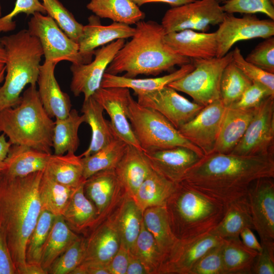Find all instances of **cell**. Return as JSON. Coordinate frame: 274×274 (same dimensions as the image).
Returning <instances> with one entry per match:
<instances>
[{"label": "cell", "mask_w": 274, "mask_h": 274, "mask_svg": "<svg viewBox=\"0 0 274 274\" xmlns=\"http://www.w3.org/2000/svg\"><path fill=\"white\" fill-rule=\"evenodd\" d=\"M264 178H274V154L243 156L212 152L201 157L181 181L227 204L246 195L254 181Z\"/></svg>", "instance_id": "6da1fadb"}, {"label": "cell", "mask_w": 274, "mask_h": 274, "mask_svg": "<svg viewBox=\"0 0 274 274\" xmlns=\"http://www.w3.org/2000/svg\"><path fill=\"white\" fill-rule=\"evenodd\" d=\"M44 170L17 177L2 173L0 226L18 274H26V244L42 211L39 185Z\"/></svg>", "instance_id": "7a4b0ae2"}, {"label": "cell", "mask_w": 274, "mask_h": 274, "mask_svg": "<svg viewBox=\"0 0 274 274\" xmlns=\"http://www.w3.org/2000/svg\"><path fill=\"white\" fill-rule=\"evenodd\" d=\"M135 32L124 44L111 61L106 72L134 78L140 75L157 76L171 71L176 65L192 62L174 52L165 42V32L161 24L141 20L135 24Z\"/></svg>", "instance_id": "3957f363"}, {"label": "cell", "mask_w": 274, "mask_h": 274, "mask_svg": "<svg viewBox=\"0 0 274 274\" xmlns=\"http://www.w3.org/2000/svg\"><path fill=\"white\" fill-rule=\"evenodd\" d=\"M165 207L173 234L184 241L211 233L223 218L227 204L181 181L176 183Z\"/></svg>", "instance_id": "277c9868"}, {"label": "cell", "mask_w": 274, "mask_h": 274, "mask_svg": "<svg viewBox=\"0 0 274 274\" xmlns=\"http://www.w3.org/2000/svg\"><path fill=\"white\" fill-rule=\"evenodd\" d=\"M55 122L40 100L36 85H30L15 107L0 111V132L12 145L51 154Z\"/></svg>", "instance_id": "5b68a950"}, {"label": "cell", "mask_w": 274, "mask_h": 274, "mask_svg": "<svg viewBox=\"0 0 274 274\" xmlns=\"http://www.w3.org/2000/svg\"><path fill=\"white\" fill-rule=\"evenodd\" d=\"M6 54V75L0 87V111L16 106L25 87L36 85L44 53L38 39L28 29L0 38Z\"/></svg>", "instance_id": "8992f818"}, {"label": "cell", "mask_w": 274, "mask_h": 274, "mask_svg": "<svg viewBox=\"0 0 274 274\" xmlns=\"http://www.w3.org/2000/svg\"><path fill=\"white\" fill-rule=\"evenodd\" d=\"M132 131L144 152L184 147L202 157L201 150L186 139L157 111L140 105L130 96L127 112Z\"/></svg>", "instance_id": "52a82bcc"}, {"label": "cell", "mask_w": 274, "mask_h": 274, "mask_svg": "<svg viewBox=\"0 0 274 274\" xmlns=\"http://www.w3.org/2000/svg\"><path fill=\"white\" fill-rule=\"evenodd\" d=\"M232 60V51L222 57L191 59L194 68L167 86L188 94L194 102L206 106L220 99L222 74Z\"/></svg>", "instance_id": "ba28073f"}, {"label": "cell", "mask_w": 274, "mask_h": 274, "mask_svg": "<svg viewBox=\"0 0 274 274\" xmlns=\"http://www.w3.org/2000/svg\"><path fill=\"white\" fill-rule=\"evenodd\" d=\"M28 30L42 46L45 61L57 64L61 61L87 63L79 52L78 44L71 39L48 15L37 12L28 22Z\"/></svg>", "instance_id": "9c48e42d"}, {"label": "cell", "mask_w": 274, "mask_h": 274, "mask_svg": "<svg viewBox=\"0 0 274 274\" xmlns=\"http://www.w3.org/2000/svg\"><path fill=\"white\" fill-rule=\"evenodd\" d=\"M225 14L217 0H195L168 9L161 24L165 33L185 29L206 32L219 25Z\"/></svg>", "instance_id": "30bf717a"}, {"label": "cell", "mask_w": 274, "mask_h": 274, "mask_svg": "<svg viewBox=\"0 0 274 274\" xmlns=\"http://www.w3.org/2000/svg\"><path fill=\"white\" fill-rule=\"evenodd\" d=\"M243 156L274 154V96L264 99L242 138L230 153Z\"/></svg>", "instance_id": "8fae6325"}, {"label": "cell", "mask_w": 274, "mask_h": 274, "mask_svg": "<svg viewBox=\"0 0 274 274\" xmlns=\"http://www.w3.org/2000/svg\"><path fill=\"white\" fill-rule=\"evenodd\" d=\"M215 31L217 42L216 57L225 55L237 42L274 35V20L260 19L254 14L236 17L225 13L222 21Z\"/></svg>", "instance_id": "7c38bea8"}, {"label": "cell", "mask_w": 274, "mask_h": 274, "mask_svg": "<svg viewBox=\"0 0 274 274\" xmlns=\"http://www.w3.org/2000/svg\"><path fill=\"white\" fill-rule=\"evenodd\" d=\"M125 43V39L117 40L95 50L92 61L72 64L70 89L75 96L83 94L86 99L94 94L100 87L107 67Z\"/></svg>", "instance_id": "4fadbf2b"}, {"label": "cell", "mask_w": 274, "mask_h": 274, "mask_svg": "<svg viewBox=\"0 0 274 274\" xmlns=\"http://www.w3.org/2000/svg\"><path fill=\"white\" fill-rule=\"evenodd\" d=\"M137 102L152 108L166 118L177 129L192 120L204 107L165 86L153 91L135 94Z\"/></svg>", "instance_id": "5bb4252c"}, {"label": "cell", "mask_w": 274, "mask_h": 274, "mask_svg": "<svg viewBox=\"0 0 274 274\" xmlns=\"http://www.w3.org/2000/svg\"><path fill=\"white\" fill-rule=\"evenodd\" d=\"M227 109L221 99L204 106L190 121L178 130L199 148L204 155L213 152Z\"/></svg>", "instance_id": "9a60e30c"}, {"label": "cell", "mask_w": 274, "mask_h": 274, "mask_svg": "<svg viewBox=\"0 0 274 274\" xmlns=\"http://www.w3.org/2000/svg\"><path fill=\"white\" fill-rule=\"evenodd\" d=\"M261 178L249 186L247 197L254 230L260 242L274 241V181Z\"/></svg>", "instance_id": "2e32d148"}, {"label": "cell", "mask_w": 274, "mask_h": 274, "mask_svg": "<svg viewBox=\"0 0 274 274\" xmlns=\"http://www.w3.org/2000/svg\"><path fill=\"white\" fill-rule=\"evenodd\" d=\"M92 96L110 116L115 134L127 144L142 151L128 118V107L131 96L129 89L100 87Z\"/></svg>", "instance_id": "e0dca14e"}, {"label": "cell", "mask_w": 274, "mask_h": 274, "mask_svg": "<svg viewBox=\"0 0 274 274\" xmlns=\"http://www.w3.org/2000/svg\"><path fill=\"white\" fill-rule=\"evenodd\" d=\"M222 241L211 233L191 239L178 240L163 262L159 274H188L199 259Z\"/></svg>", "instance_id": "ac0fdd59"}, {"label": "cell", "mask_w": 274, "mask_h": 274, "mask_svg": "<svg viewBox=\"0 0 274 274\" xmlns=\"http://www.w3.org/2000/svg\"><path fill=\"white\" fill-rule=\"evenodd\" d=\"M143 152L151 168L174 183L180 182L202 157L193 150L180 146Z\"/></svg>", "instance_id": "d6986e66"}, {"label": "cell", "mask_w": 274, "mask_h": 274, "mask_svg": "<svg viewBox=\"0 0 274 274\" xmlns=\"http://www.w3.org/2000/svg\"><path fill=\"white\" fill-rule=\"evenodd\" d=\"M88 20L78 42L79 52L88 63L91 61L96 48L118 39L131 38L135 31V27L119 22L103 25L100 18L95 15L89 16Z\"/></svg>", "instance_id": "ffe728a7"}, {"label": "cell", "mask_w": 274, "mask_h": 274, "mask_svg": "<svg viewBox=\"0 0 274 274\" xmlns=\"http://www.w3.org/2000/svg\"><path fill=\"white\" fill-rule=\"evenodd\" d=\"M84 191L96 207L99 217L98 224L107 217L110 210L117 204L125 193L114 169L98 172L87 178L84 184Z\"/></svg>", "instance_id": "44dd1931"}, {"label": "cell", "mask_w": 274, "mask_h": 274, "mask_svg": "<svg viewBox=\"0 0 274 274\" xmlns=\"http://www.w3.org/2000/svg\"><path fill=\"white\" fill-rule=\"evenodd\" d=\"M164 41L176 53L191 59L216 57L217 42L215 32L185 29L166 33Z\"/></svg>", "instance_id": "7402d4cb"}, {"label": "cell", "mask_w": 274, "mask_h": 274, "mask_svg": "<svg viewBox=\"0 0 274 274\" xmlns=\"http://www.w3.org/2000/svg\"><path fill=\"white\" fill-rule=\"evenodd\" d=\"M56 63L45 61L41 64L37 83L38 94L44 109L51 118H66L72 110L69 95L61 90L55 76Z\"/></svg>", "instance_id": "603a6c76"}, {"label": "cell", "mask_w": 274, "mask_h": 274, "mask_svg": "<svg viewBox=\"0 0 274 274\" xmlns=\"http://www.w3.org/2000/svg\"><path fill=\"white\" fill-rule=\"evenodd\" d=\"M83 261L108 265L120 246L119 235L111 216L97 224L85 237Z\"/></svg>", "instance_id": "cb8c5ba5"}, {"label": "cell", "mask_w": 274, "mask_h": 274, "mask_svg": "<svg viewBox=\"0 0 274 274\" xmlns=\"http://www.w3.org/2000/svg\"><path fill=\"white\" fill-rule=\"evenodd\" d=\"M151 169L143 151L128 144L114 168L122 188L132 197Z\"/></svg>", "instance_id": "d4e9b609"}, {"label": "cell", "mask_w": 274, "mask_h": 274, "mask_svg": "<svg viewBox=\"0 0 274 274\" xmlns=\"http://www.w3.org/2000/svg\"><path fill=\"white\" fill-rule=\"evenodd\" d=\"M111 215L120 238V246L130 252L139 235L143 212L132 197L126 192Z\"/></svg>", "instance_id": "484cf974"}, {"label": "cell", "mask_w": 274, "mask_h": 274, "mask_svg": "<svg viewBox=\"0 0 274 274\" xmlns=\"http://www.w3.org/2000/svg\"><path fill=\"white\" fill-rule=\"evenodd\" d=\"M84 182L76 188L61 215L69 227L77 234L87 233L98 223L96 207L84 193Z\"/></svg>", "instance_id": "4316f807"}, {"label": "cell", "mask_w": 274, "mask_h": 274, "mask_svg": "<svg viewBox=\"0 0 274 274\" xmlns=\"http://www.w3.org/2000/svg\"><path fill=\"white\" fill-rule=\"evenodd\" d=\"M257 108L227 107L213 152L228 154L232 151L244 135Z\"/></svg>", "instance_id": "83f0119b"}, {"label": "cell", "mask_w": 274, "mask_h": 274, "mask_svg": "<svg viewBox=\"0 0 274 274\" xmlns=\"http://www.w3.org/2000/svg\"><path fill=\"white\" fill-rule=\"evenodd\" d=\"M102 107L91 96L84 99L81 112L84 122L91 130V141L88 148L81 155V157L90 155L109 144L116 136L110 121L103 115Z\"/></svg>", "instance_id": "f1b7e54d"}, {"label": "cell", "mask_w": 274, "mask_h": 274, "mask_svg": "<svg viewBox=\"0 0 274 274\" xmlns=\"http://www.w3.org/2000/svg\"><path fill=\"white\" fill-rule=\"evenodd\" d=\"M51 154L26 146L12 145L2 173L17 177L43 171Z\"/></svg>", "instance_id": "f546056e"}, {"label": "cell", "mask_w": 274, "mask_h": 274, "mask_svg": "<svg viewBox=\"0 0 274 274\" xmlns=\"http://www.w3.org/2000/svg\"><path fill=\"white\" fill-rule=\"evenodd\" d=\"M194 68L191 62L184 64L170 74L159 77L145 79L126 78L123 76L113 75L105 73L104 75L100 87H124L132 89L134 94L146 93L159 89L175 81Z\"/></svg>", "instance_id": "4dcf8cb0"}, {"label": "cell", "mask_w": 274, "mask_h": 274, "mask_svg": "<svg viewBox=\"0 0 274 274\" xmlns=\"http://www.w3.org/2000/svg\"><path fill=\"white\" fill-rule=\"evenodd\" d=\"M245 228L254 229L247 195L227 204L223 218L211 233L221 239L238 238Z\"/></svg>", "instance_id": "1f68e13d"}, {"label": "cell", "mask_w": 274, "mask_h": 274, "mask_svg": "<svg viewBox=\"0 0 274 274\" xmlns=\"http://www.w3.org/2000/svg\"><path fill=\"white\" fill-rule=\"evenodd\" d=\"M86 8L99 18L127 25L135 24L145 17L131 0H90Z\"/></svg>", "instance_id": "d6a6232c"}, {"label": "cell", "mask_w": 274, "mask_h": 274, "mask_svg": "<svg viewBox=\"0 0 274 274\" xmlns=\"http://www.w3.org/2000/svg\"><path fill=\"white\" fill-rule=\"evenodd\" d=\"M175 185L152 168L133 198L143 213L148 208L165 205Z\"/></svg>", "instance_id": "836d02e7"}, {"label": "cell", "mask_w": 274, "mask_h": 274, "mask_svg": "<svg viewBox=\"0 0 274 274\" xmlns=\"http://www.w3.org/2000/svg\"><path fill=\"white\" fill-rule=\"evenodd\" d=\"M258 252L247 247L240 237L223 239L222 258L224 274H252Z\"/></svg>", "instance_id": "e575fe53"}, {"label": "cell", "mask_w": 274, "mask_h": 274, "mask_svg": "<svg viewBox=\"0 0 274 274\" xmlns=\"http://www.w3.org/2000/svg\"><path fill=\"white\" fill-rule=\"evenodd\" d=\"M143 221L156 241L163 256L164 262L178 241L171 230L165 205L145 210Z\"/></svg>", "instance_id": "d590c367"}, {"label": "cell", "mask_w": 274, "mask_h": 274, "mask_svg": "<svg viewBox=\"0 0 274 274\" xmlns=\"http://www.w3.org/2000/svg\"><path fill=\"white\" fill-rule=\"evenodd\" d=\"M79 237L69 227L61 215L56 216L41 259V266L46 273L54 261Z\"/></svg>", "instance_id": "8d00e7d4"}, {"label": "cell", "mask_w": 274, "mask_h": 274, "mask_svg": "<svg viewBox=\"0 0 274 274\" xmlns=\"http://www.w3.org/2000/svg\"><path fill=\"white\" fill-rule=\"evenodd\" d=\"M52 136L54 154L63 155L75 153L80 145L78 130L84 122L83 115L72 109L68 115L63 119H56Z\"/></svg>", "instance_id": "74e56055"}, {"label": "cell", "mask_w": 274, "mask_h": 274, "mask_svg": "<svg viewBox=\"0 0 274 274\" xmlns=\"http://www.w3.org/2000/svg\"><path fill=\"white\" fill-rule=\"evenodd\" d=\"M46 168L58 183L76 188L86 180L83 176L81 157L75 153L66 154H51Z\"/></svg>", "instance_id": "f35d334b"}, {"label": "cell", "mask_w": 274, "mask_h": 274, "mask_svg": "<svg viewBox=\"0 0 274 274\" xmlns=\"http://www.w3.org/2000/svg\"><path fill=\"white\" fill-rule=\"evenodd\" d=\"M75 189L58 183L45 168L39 185L42 210L61 215Z\"/></svg>", "instance_id": "ab89813d"}, {"label": "cell", "mask_w": 274, "mask_h": 274, "mask_svg": "<svg viewBox=\"0 0 274 274\" xmlns=\"http://www.w3.org/2000/svg\"><path fill=\"white\" fill-rule=\"evenodd\" d=\"M127 145L116 135L109 144L99 151L81 157L84 178L86 180L98 172L114 169L124 155Z\"/></svg>", "instance_id": "60d3db41"}, {"label": "cell", "mask_w": 274, "mask_h": 274, "mask_svg": "<svg viewBox=\"0 0 274 274\" xmlns=\"http://www.w3.org/2000/svg\"><path fill=\"white\" fill-rule=\"evenodd\" d=\"M130 253L141 261L148 274H159L164 257L154 237L145 226L143 220L134 246Z\"/></svg>", "instance_id": "b9f144b4"}, {"label": "cell", "mask_w": 274, "mask_h": 274, "mask_svg": "<svg viewBox=\"0 0 274 274\" xmlns=\"http://www.w3.org/2000/svg\"><path fill=\"white\" fill-rule=\"evenodd\" d=\"M252 83L231 61L224 68L220 84V99L224 105L229 107L241 98L246 89Z\"/></svg>", "instance_id": "7bdbcfd3"}, {"label": "cell", "mask_w": 274, "mask_h": 274, "mask_svg": "<svg viewBox=\"0 0 274 274\" xmlns=\"http://www.w3.org/2000/svg\"><path fill=\"white\" fill-rule=\"evenodd\" d=\"M55 217V215L47 211H41L37 224L27 242L25 250L26 264L41 265L43 250Z\"/></svg>", "instance_id": "ee69618b"}, {"label": "cell", "mask_w": 274, "mask_h": 274, "mask_svg": "<svg viewBox=\"0 0 274 274\" xmlns=\"http://www.w3.org/2000/svg\"><path fill=\"white\" fill-rule=\"evenodd\" d=\"M47 15L52 18L60 28L78 43L83 26L59 0H42Z\"/></svg>", "instance_id": "f6af8a7d"}, {"label": "cell", "mask_w": 274, "mask_h": 274, "mask_svg": "<svg viewBox=\"0 0 274 274\" xmlns=\"http://www.w3.org/2000/svg\"><path fill=\"white\" fill-rule=\"evenodd\" d=\"M85 242V237L80 236L54 261L47 273L71 274L84 260Z\"/></svg>", "instance_id": "bcb514c9"}, {"label": "cell", "mask_w": 274, "mask_h": 274, "mask_svg": "<svg viewBox=\"0 0 274 274\" xmlns=\"http://www.w3.org/2000/svg\"><path fill=\"white\" fill-rule=\"evenodd\" d=\"M221 8L226 13H260L274 20V0H226Z\"/></svg>", "instance_id": "7dc6e473"}, {"label": "cell", "mask_w": 274, "mask_h": 274, "mask_svg": "<svg viewBox=\"0 0 274 274\" xmlns=\"http://www.w3.org/2000/svg\"><path fill=\"white\" fill-rule=\"evenodd\" d=\"M232 56L234 63L249 79L262 84L274 93V74L246 61L237 47L232 51Z\"/></svg>", "instance_id": "c3c4849f"}, {"label": "cell", "mask_w": 274, "mask_h": 274, "mask_svg": "<svg viewBox=\"0 0 274 274\" xmlns=\"http://www.w3.org/2000/svg\"><path fill=\"white\" fill-rule=\"evenodd\" d=\"M37 12L47 14L45 7L40 0H16L12 11L0 18V32H7L14 30L16 27L13 19L20 13L27 15Z\"/></svg>", "instance_id": "681fc988"}, {"label": "cell", "mask_w": 274, "mask_h": 274, "mask_svg": "<svg viewBox=\"0 0 274 274\" xmlns=\"http://www.w3.org/2000/svg\"><path fill=\"white\" fill-rule=\"evenodd\" d=\"M246 61L274 74V38L270 37L258 44L245 58Z\"/></svg>", "instance_id": "f907efd6"}, {"label": "cell", "mask_w": 274, "mask_h": 274, "mask_svg": "<svg viewBox=\"0 0 274 274\" xmlns=\"http://www.w3.org/2000/svg\"><path fill=\"white\" fill-rule=\"evenodd\" d=\"M188 274H224L222 244L205 254L192 267Z\"/></svg>", "instance_id": "816d5d0a"}, {"label": "cell", "mask_w": 274, "mask_h": 274, "mask_svg": "<svg viewBox=\"0 0 274 274\" xmlns=\"http://www.w3.org/2000/svg\"><path fill=\"white\" fill-rule=\"evenodd\" d=\"M270 95L274 96V93L268 88L262 84L252 82L238 100L229 107L241 109L256 108L264 99Z\"/></svg>", "instance_id": "f5cc1de1"}, {"label": "cell", "mask_w": 274, "mask_h": 274, "mask_svg": "<svg viewBox=\"0 0 274 274\" xmlns=\"http://www.w3.org/2000/svg\"><path fill=\"white\" fill-rule=\"evenodd\" d=\"M261 251L258 253L252 274L274 273V241L260 242Z\"/></svg>", "instance_id": "db71d44e"}, {"label": "cell", "mask_w": 274, "mask_h": 274, "mask_svg": "<svg viewBox=\"0 0 274 274\" xmlns=\"http://www.w3.org/2000/svg\"><path fill=\"white\" fill-rule=\"evenodd\" d=\"M0 274H18L5 233L0 226Z\"/></svg>", "instance_id": "11a10c76"}, {"label": "cell", "mask_w": 274, "mask_h": 274, "mask_svg": "<svg viewBox=\"0 0 274 274\" xmlns=\"http://www.w3.org/2000/svg\"><path fill=\"white\" fill-rule=\"evenodd\" d=\"M129 257V251L120 246L117 252L107 265L109 274H126Z\"/></svg>", "instance_id": "9f6ffc18"}, {"label": "cell", "mask_w": 274, "mask_h": 274, "mask_svg": "<svg viewBox=\"0 0 274 274\" xmlns=\"http://www.w3.org/2000/svg\"><path fill=\"white\" fill-rule=\"evenodd\" d=\"M239 237L244 245L248 248L258 253L261 251V244L257 239L251 229L249 228L243 229L240 232Z\"/></svg>", "instance_id": "6f0895ef"}, {"label": "cell", "mask_w": 274, "mask_h": 274, "mask_svg": "<svg viewBox=\"0 0 274 274\" xmlns=\"http://www.w3.org/2000/svg\"><path fill=\"white\" fill-rule=\"evenodd\" d=\"M126 274H148L141 261L130 252Z\"/></svg>", "instance_id": "680465c9"}, {"label": "cell", "mask_w": 274, "mask_h": 274, "mask_svg": "<svg viewBox=\"0 0 274 274\" xmlns=\"http://www.w3.org/2000/svg\"><path fill=\"white\" fill-rule=\"evenodd\" d=\"M12 144L6 139L4 133L0 135V172H2L5 169L4 161L9 153Z\"/></svg>", "instance_id": "91938a15"}, {"label": "cell", "mask_w": 274, "mask_h": 274, "mask_svg": "<svg viewBox=\"0 0 274 274\" xmlns=\"http://www.w3.org/2000/svg\"><path fill=\"white\" fill-rule=\"evenodd\" d=\"M139 7L144 4L152 3H161L169 5L172 7H178L195 0H131Z\"/></svg>", "instance_id": "94428289"}, {"label": "cell", "mask_w": 274, "mask_h": 274, "mask_svg": "<svg viewBox=\"0 0 274 274\" xmlns=\"http://www.w3.org/2000/svg\"><path fill=\"white\" fill-rule=\"evenodd\" d=\"M6 63V54L4 47L0 43V73L5 68Z\"/></svg>", "instance_id": "6125c7cd"}, {"label": "cell", "mask_w": 274, "mask_h": 274, "mask_svg": "<svg viewBox=\"0 0 274 274\" xmlns=\"http://www.w3.org/2000/svg\"><path fill=\"white\" fill-rule=\"evenodd\" d=\"M6 72V67L2 70L0 73V84L4 81L5 79V74Z\"/></svg>", "instance_id": "be15d7a7"}, {"label": "cell", "mask_w": 274, "mask_h": 274, "mask_svg": "<svg viewBox=\"0 0 274 274\" xmlns=\"http://www.w3.org/2000/svg\"><path fill=\"white\" fill-rule=\"evenodd\" d=\"M2 17V8L0 5V18Z\"/></svg>", "instance_id": "e7e4bbea"}, {"label": "cell", "mask_w": 274, "mask_h": 274, "mask_svg": "<svg viewBox=\"0 0 274 274\" xmlns=\"http://www.w3.org/2000/svg\"><path fill=\"white\" fill-rule=\"evenodd\" d=\"M219 3L225 2L226 0H217Z\"/></svg>", "instance_id": "03108f58"}, {"label": "cell", "mask_w": 274, "mask_h": 274, "mask_svg": "<svg viewBox=\"0 0 274 274\" xmlns=\"http://www.w3.org/2000/svg\"><path fill=\"white\" fill-rule=\"evenodd\" d=\"M1 175H2V172H0V179H1Z\"/></svg>", "instance_id": "003e7915"}]
</instances>
